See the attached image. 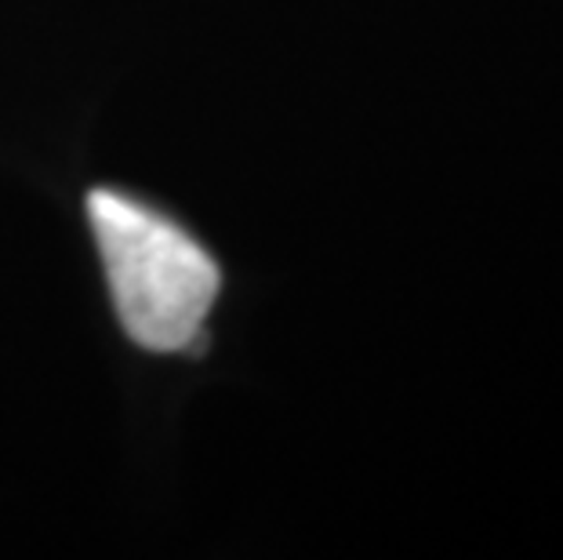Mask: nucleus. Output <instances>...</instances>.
<instances>
[{
	"label": "nucleus",
	"instance_id": "nucleus-1",
	"mask_svg": "<svg viewBox=\"0 0 563 560\" xmlns=\"http://www.w3.org/2000/svg\"><path fill=\"white\" fill-rule=\"evenodd\" d=\"M88 219L128 339L153 353L194 350L222 288L208 248L117 189H91Z\"/></svg>",
	"mask_w": 563,
	"mask_h": 560
}]
</instances>
